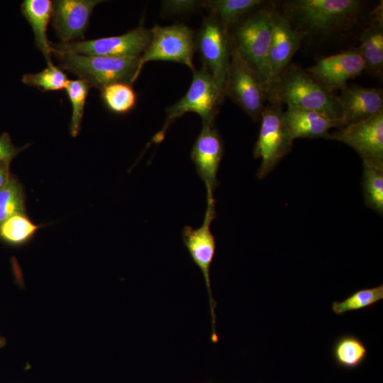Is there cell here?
<instances>
[{"label": "cell", "mask_w": 383, "mask_h": 383, "mask_svg": "<svg viewBox=\"0 0 383 383\" xmlns=\"http://www.w3.org/2000/svg\"><path fill=\"white\" fill-rule=\"evenodd\" d=\"M362 9L359 0H292L283 4L282 13L305 37L345 30L358 19Z\"/></svg>", "instance_id": "obj_1"}, {"label": "cell", "mask_w": 383, "mask_h": 383, "mask_svg": "<svg viewBox=\"0 0 383 383\" xmlns=\"http://www.w3.org/2000/svg\"><path fill=\"white\" fill-rule=\"evenodd\" d=\"M267 100L286 104L287 106L316 110L343 123V109L337 96L295 65H289L272 83Z\"/></svg>", "instance_id": "obj_2"}, {"label": "cell", "mask_w": 383, "mask_h": 383, "mask_svg": "<svg viewBox=\"0 0 383 383\" xmlns=\"http://www.w3.org/2000/svg\"><path fill=\"white\" fill-rule=\"evenodd\" d=\"M265 4L245 16L229 31L232 46L258 74L267 95L272 84L269 54L274 7Z\"/></svg>", "instance_id": "obj_3"}, {"label": "cell", "mask_w": 383, "mask_h": 383, "mask_svg": "<svg viewBox=\"0 0 383 383\" xmlns=\"http://www.w3.org/2000/svg\"><path fill=\"white\" fill-rule=\"evenodd\" d=\"M63 70L77 76L91 87L99 89L114 82L133 84L138 78L140 56L109 57L79 55L52 48Z\"/></svg>", "instance_id": "obj_4"}, {"label": "cell", "mask_w": 383, "mask_h": 383, "mask_svg": "<svg viewBox=\"0 0 383 383\" xmlns=\"http://www.w3.org/2000/svg\"><path fill=\"white\" fill-rule=\"evenodd\" d=\"M224 96L204 67L194 70L187 91L176 103L167 108L165 124L152 141L160 143L171 124L189 112L198 114L202 119V124L213 123Z\"/></svg>", "instance_id": "obj_5"}, {"label": "cell", "mask_w": 383, "mask_h": 383, "mask_svg": "<svg viewBox=\"0 0 383 383\" xmlns=\"http://www.w3.org/2000/svg\"><path fill=\"white\" fill-rule=\"evenodd\" d=\"M281 104L269 101L260 116L261 124L255 144L253 155L261 163L257 178L266 177L291 150L293 140L283 121Z\"/></svg>", "instance_id": "obj_6"}, {"label": "cell", "mask_w": 383, "mask_h": 383, "mask_svg": "<svg viewBox=\"0 0 383 383\" xmlns=\"http://www.w3.org/2000/svg\"><path fill=\"white\" fill-rule=\"evenodd\" d=\"M149 45L140 56L138 74L150 61H167L183 64L194 71L195 33L184 23L167 26H155L150 29Z\"/></svg>", "instance_id": "obj_7"}, {"label": "cell", "mask_w": 383, "mask_h": 383, "mask_svg": "<svg viewBox=\"0 0 383 383\" xmlns=\"http://www.w3.org/2000/svg\"><path fill=\"white\" fill-rule=\"evenodd\" d=\"M195 51L224 94L232 44L230 31L216 18L205 17L195 35ZM225 96V94H224Z\"/></svg>", "instance_id": "obj_8"}, {"label": "cell", "mask_w": 383, "mask_h": 383, "mask_svg": "<svg viewBox=\"0 0 383 383\" xmlns=\"http://www.w3.org/2000/svg\"><path fill=\"white\" fill-rule=\"evenodd\" d=\"M215 204L213 196H206V209L202 224L197 228L186 226L182 232L184 245L192 261L201 270L207 289L211 318V340L213 343L218 340L215 326L216 303L212 296L210 280V268L216 247L215 237L211 231V223L216 218Z\"/></svg>", "instance_id": "obj_9"}, {"label": "cell", "mask_w": 383, "mask_h": 383, "mask_svg": "<svg viewBox=\"0 0 383 383\" xmlns=\"http://www.w3.org/2000/svg\"><path fill=\"white\" fill-rule=\"evenodd\" d=\"M224 94L255 121L260 118L267 100V91L258 74L233 46Z\"/></svg>", "instance_id": "obj_10"}, {"label": "cell", "mask_w": 383, "mask_h": 383, "mask_svg": "<svg viewBox=\"0 0 383 383\" xmlns=\"http://www.w3.org/2000/svg\"><path fill=\"white\" fill-rule=\"evenodd\" d=\"M150 38V30L139 26L120 35L70 43H50V45L56 50L79 55L133 57L143 55Z\"/></svg>", "instance_id": "obj_11"}, {"label": "cell", "mask_w": 383, "mask_h": 383, "mask_svg": "<svg viewBox=\"0 0 383 383\" xmlns=\"http://www.w3.org/2000/svg\"><path fill=\"white\" fill-rule=\"evenodd\" d=\"M328 139L352 148L363 162L383 168V111L329 133Z\"/></svg>", "instance_id": "obj_12"}, {"label": "cell", "mask_w": 383, "mask_h": 383, "mask_svg": "<svg viewBox=\"0 0 383 383\" xmlns=\"http://www.w3.org/2000/svg\"><path fill=\"white\" fill-rule=\"evenodd\" d=\"M365 70L364 60L357 49L345 51L318 60L306 72L331 92L341 90L347 82Z\"/></svg>", "instance_id": "obj_13"}, {"label": "cell", "mask_w": 383, "mask_h": 383, "mask_svg": "<svg viewBox=\"0 0 383 383\" xmlns=\"http://www.w3.org/2000/svg\"><path fill=\"white\" fill-rule=\"evenodd\" d=\"M223 156V143L213 123H203L192 148L190 157L204 182L206 196H213L219 184L217 173Z\"/></svg>", "instance_id": "obj_14"}, {"label": "cell", "mask_w": 383, "mask_h": 383, "mask_svg": "<svg viewBox=\"0 0 383 383\" xmlns=\"http://www.w3.org/2000/svg\"><path fill=\"white\" fill-rule=\"evenodd\" d=\"M101 0H56L52 1V26L61 43L84 38L90 17Z\"/></svg>", "instance_id": "obj_15"}, {"label": "cell", "mask_w": 383, "mask_h": 383, "mask_svg": "<svg viewBox=\"0 0 383 383\" xmlns=\"http://www.w3.org/2000/svg\"><path fill=\"white\" fill-rule=\"evenodd\" d=\"M304 38V34L296 30L289 19L274 7L269 54L272 84L289 65Z\"/></svg>", "instance_id": "obj_16"}, {"label": "cell", "mask_w": 383, "mask_h": 383, "mask_svg": "<svg viewBox=\"0 0 383 383\" xmlns=\"http://www.w3.org/2000/svg\"><path fill=\"white\" fill-rule=\"evenodd\" d=\"M337 99L343 109L345 126L360 122L383 111L381 89L346 86L340 90Z\"/></svg>", "instance_id": "obj_17"}, {"label": "cell", "mask_w": 383, "mask_h": 383, "mask_svg": "<svg viewBox=\"0 0 383 383\" xmlns=\"http://www.w3.org/2000/svg\"><path fill=\"white\" fill-rule=\"evenodd\" d=\"M283 121L292 140L300 138H328L331 128L344 126L342 121L322 112L293 106H287L283 111Z\"/></svg>", "instance_id": "obj_18"}, {"label": "cell", "mask_w": 383, "mask_h": 383, "mask_svg": "<svg viewBox=\"0 0 383 383\" xmlns=\"http://www.w3.org/2000/svg\"><path fill=\"white\" fill-rule=\"evenodd\" d=\"M362 56L365 70L381 77L383 71V12L382 4L373 11L369 24L362 30L357 48Z\"/></svg>", "instance_id": "obj_19"}, {"label": "cell", "mask_w": 383, "mask_h": 383, "mask_svg": "<svg viewBox=\"0 0 383 383\" xmlns=\"http://www.w3.org/2000/svg\"><path fill=\"white\" fill-rule=\"evenodd\" d=\"M21 11L30 25L37 48L43 54L47 64H52V48L47 37L48 26L52 19V1L50 0H24L21 4Z\"/></svg>", "instance_id": "obj_20"}, {"label": "cell", "mask_w": 383, "mask_h": 383, "mask_svg": "<svg viewBox=\"0 0 383 383\" xmlns=\"http://www.w3.org/2000/svg\"><path fill=\"white\" fill-rule=\"evenodd\" d=\"M265 4L262 0H209L204 1V8L230 30Z\"/></svg>", "instance_id": "obj_21"}, {"label": "cell", "mask_w": 383, "mask_h": 383, "mask_svg": "<svg viewBox=\"0 0 383 383\" xmlns=\"http://www.w3.org/2000/svg\"><path fill=\"white\" fill-rule=\"evenodd\" d=\"M331 355L338 367L353 370L360 367L365 361L367 349L360 338L351 333H345L335 339Z\"/></svg>", "instance_id": "obj_22"}, {"label": "cell", "mask_w": 383, "mask_h": 383, "mask_svg": "<svg viewBox=\"0 0 383 383\" xmlns=\"http://www.w3.org/2000/svg\"><path fill=\"white\" fill-rule=\"evenodd\" d=\"M100 91L104 104L113 113H128L136 105L137 94L130 83H111L104 87Z\"/></svg>", "instance_id": "obj_23"}, {"label": "cell", "mask_w": 383, "mask_h": 383, "mask_svg": "<svg viewBox=\"0 0 383 383\" xmlns=\"http://www.w3.org/2000/svg\"><path fill=\"white\" fill-rule=\"evenodd\" d=\"M40 228L26 214H17L0 225V239L9 245H21L28 243Z\"/></svg>", "instance_id": "obj_24"}, {"label": "cell", "mask_w": 383, "mask_h": 383, "mask_svg": "<svg viewBox=\"0 0 383 383\" xmlns=\"http://www.w3.org/2000/svg\"><path fill=\"white\" fill-rule=\"evenodd\" d=\"M17 214H26L25 193L18 179L11 174L0 190V225Z\"/></svg>", "instance_id": "obj_25"}, {"label": "cell", "mask_w": 383, "mask_h": 383, "mask_svg": "<svg viewBox=\"0 0 383 383\" xmlns=\"http://www.w3.org/2000/svg\"><path fill=\"white\" fill-rule=\"evenodd\" d=\"M362 189L366 205L379 214L383 213V168L362 163Z\"/></svg>", "instance_id": "obj_26"}, {"label": "cell", "mask_w": 383, "mask_h": 383, "mask_svg": "<svg viewBox=\"0 0 383 383\" xmlns=\"http://www.w3.org/2000/svg\"><path fill=\"white\" fill-rule=\"evenodd\" d=\"M383 299V284L357 290L340 301H333L331 309L338 316L349 311L372 307Z\"/></svg>", "instance_id": "obj_27"}, {"label": "cell", "mask_w": 383, "mask_h": 383, "mask_svg": "<svg viewBox=\"0 0 383 383\" xmlns=\"http://www.w3.org/2000/svg\"><path fill=\"white\" fill-rule=\"evenodd\" d=\"M91 87L84 81L77 79L69 80L65 90L72 106L70 132L76 137L81 127L84 106Z\"/></svg>", "instance_id": "obj_28"}, {"label": "cell", "mask_w": 383, "mask_h": 383, "mask_svg": "<svg viewBox=\"0 0 383 383\" xmlns=\"http://www.w3.org/2000/svg\"><path fill=\"white\" fill-rule=\"evenodd\" d=\"M22 82L45 91L65 89L69 79L61 68L51 64L40 72L24 74Z\"/></svg>", "instance_id": "obj_29"}, {"label": "cell", "mask_w": 383, "mask_h": 383, "mask_svg": "<svg viewBox=\"0 0 383 383\" xmlns=\"http://www.w3.org/2000/svg\"><path fill=\"white\" fill-rule=\"evenodd\" d=\"M204 1L165 0L161 1V12L167 16L188 14L204 8Z\"/></svg>", "instance_id": "obj_30"}, {"label": "cell", "mask_w": 383, "mask_h": 383, "mask_svg": "<svg viewBox=\"0 0 383 383\" xmlns=\"http://www.w3.org/2000/svg\"><path fill=\"white\" fill-rule=\"evenodd\" d=\"M27 148H17L11 143L10 136L4 133L0 135V162L10 163L11 160L23 150Z\"/></svg>", "instance_id": "obj_31"}, {"label": "cell", "mask_w": 383, "mask_h": 383, "mask_svg": "<svg viewBox=\"0 0 383 383\" xmlns=\"http://www.w3.org/2000/svg\"><path fill=\"white\" fill-rule=\"evenodd\" d=\"M9 165L7 162H0V190L10 177Z\"/></svg>", "instance_id": "obj_32"}, {"label": "cell", "mask_w": 383, "mask_h": 383, "mask_svg": "<svg viewBox=\"0 0 383 383\" xmlns=\"http://www.w3.org/2000/svg\"><path fill=\"white\" fill-rule=\"evenodd\" d=\"M6 344V338L0 335V349L3 348Z\"/></svg>", "instance_id": "obj_33"}]
</instances>
